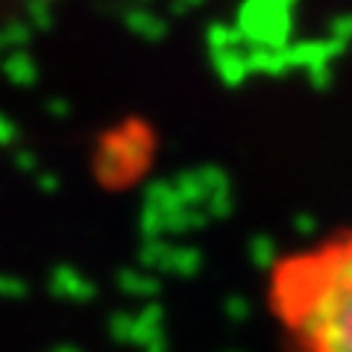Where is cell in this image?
<instances>
[{"mask_svg": "<svg viewBox=\"0 0 352 352\" xmlns=\"http://www.w3.org/2000/svg\"><path fill=\"white\" fill-rule=\"evenodd\" d=\"M267 308L291 352H352V229L273 261Z\"/></svg>", "mask_w": 352, "mask_h": 352, "instance_id": "cell-1", "label": "cell"}]
</instances>
